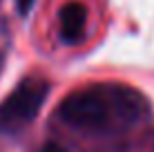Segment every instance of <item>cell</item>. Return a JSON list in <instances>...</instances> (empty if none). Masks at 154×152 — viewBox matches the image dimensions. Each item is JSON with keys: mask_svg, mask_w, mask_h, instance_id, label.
Instances as JSON below:
<instances>
[{"mask_svg": "<svg viewBox=\"0 0 154 152\" xmlns=\"http://www.w3.org/2000/svg\"><path fill=\"white\" fill-rule=\"evenodd\" d=\"M38 152H69L67 148H63L60 143H56V141H47V143H42L40 145V150Z\"/></svg>", "mask_w": 154, "mask_h": 152, "instance_id": "4", "label": "cell"}, {"mask_svg": "<svg viewBox=\"0 0 154 152\" xmlns=\"http://www.w3.org/2000/svg\"><path fill=\"white\" fill-rule=\"evenodd\" d=\"M49 94V83L40 76H29L14 87L0 103V134H18L38 116Z\"/></svg>", "mask_w": 154, "mask_h": 152, "instance_id": "2", "label": "cell"}, {"mask_svg": "<svg viewBox=\"0 0 154 152\" xmlns=\"http://www.w3.org/2000/svg\"><path fill=\"white\" fill-rule=\"evenodd\" d=\"M58 116L78 130L123 132L145 123L152 116V107L139 90L103 83L72 92L60 103Z\"/></svg>", "mask_w": 154, "mask_h": 152, "instance_id": "1", "label": "cell"}, {"mask_svg": "<svg viewBox=\"0 0 154 152\" xmlns=\"http://www.w3.org/2000/svg\"><path fill=\"white\" fill-rule=\"evenodd\" d=\"M85 27H87V7L76 0L67 2L58 14L60 40L65 45H78L85 38Z\"/></svg>", "mask_w": 154, "mask_h": 152, "instance_id": "3", "label": "cell"}, {"mask_svg": "<svg viewBox=\"0 0 154 152\" xmlns=\"http://www.w3.org/2000/svg\"><path fill=\"white\" fill-rule=\"evenodd\" d=\"M34 7V0H16V9H18L20 16H27Z\"/></svg>", "mask_w": 154, "mask_h": 152, "instance_id": "5", "label": "cell"}]
</instances>
